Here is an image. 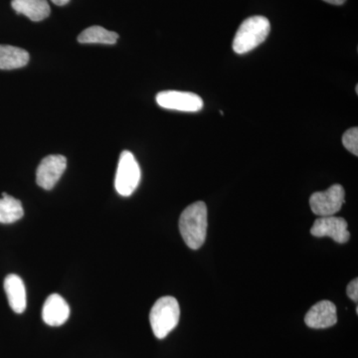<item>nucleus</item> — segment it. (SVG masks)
Wrapping results in <instances>:
<instances>
[{
    "instance_id": "f257e3e1",
    "label": "nucleus",
    "mask_w": 358,
    "mask_h": 358,
    "mask_svg": "<svg viewBox=\"0 0 358 358\" xmlns=\"http://www.w3.org/2000/svg\"><path fill=\"white\" fill-rule=\"evenodd\" d=\"M207 206L203 201H197L186 207L179 218V231L185 244L190 249L197 250L206 239Z\"/></svg>"
},
{
    "instance_id": "f03ea898",
    "label": "nucleus",
    "mask_w": 358,
    "mask_h": 358,
    "mask_svg": "<svg viewBox=\"0 0 358 358\" xmlns=\"http://www.w3.org/2000/svg\"><path fill=\"white\" fill-rule=\"evenodd\" d=\"M270 31V21L265 16L256 15L247 18L235 34L233 50L239 55L254 50L265 42Z\"/></svg>"
},
{
    "instance_id": "7ed1b4c3",
    "label": "nucleus",
    "mask_w": 358,
    "mask_h": 358,
    "mask_svg": "<svg viewBox=\"0 0 358 358\" xmlns=\"http://www.w3.org/2000/svg\"><path fill=\"white\" fill-rule=\"evenodd\" d=\"M180 317V308L178 300L166 296L159 299L150 313V326L155 338H166L178 327Z\"/></svg>"
},
{
    "instance_id": "20e7f679",
    "label": "nucleus",
    "mask_w": 358,
    "mask_h": 358,
    "mask_svg": "<svg viewBox=\"0 0 358 358\" xmlns=\"http://www.w3.org/2000/svg\"><path fill=\"white\" fill-rule=\"evenodd\" d=\"M141 176V167L134 155L129 150L122 152L115 178L117 192L122 196H131L140 185Z\"/></svg>"
},
{
    "instance_id": "39448f33",
    "label": "nucleus",
    "mask_w": 358,
    "mask_h": 358,
    "mask_svg": "<svg viewBox=\"0 0 358 358\" xmlns=\"http://www.w3.org/2000/svg\"><path fill=\"white\" fill-rule=\"evenodd\" d=\"M345 201V188L341 185H334L326 192L313 193L310 199V205L315 215L326 217L341 211Z\"/></svg>"
},
{
    "instance_id": "423d86ee",
    "label": "nucleus",
    "mask_w": 358,
    "mask_h": 358,
    "mask_svg": "<svg viewBox=\"0 0 358 358\" xmlns=\"http://www.w3.org/2000/svg\"><path fill=\"white\" fill-rule=\"evenodd\" d=\"M157 105L164 109L179 112L196 113L202 110L203 100L197 94L190 92L164 91L157 94Z\"/></svg>"
},
{
    "instance_id": "0eeeda50",
    "label": "nucleus",
    "mask_w": 358,
    "mask_h": 358,
    "mask_svg": "<svg viewBox=\"0 0 358 358\" xmlns=\"http://www.w3.org/2000/svg\"><path fill=\"white\" fill-rule=\"evenodd\" d=\"M67 167V159L60 155H52L41 160L36 171V182L45 190L53 189Z\"/></svg>"
},
{
    "instance_id": "6e6552de",
    "label": "nucleus",
    "mask_w": 358,
    "mask_h": 358,
    "mask_svg": "<svg viewBox=\"0 0 358 358\" xmlns=\"http://www.w3.org/2000/svg\"><path fill=\"white\" fill-rule=\"evenodd\" d=\"M348 226V222L341 217H320L313 222L310 234L317 238L331 237L336 243L345 244L350 238Z\"/></svg>"
},
{
    "instance_id": "1a4fd4ad",
    "label": "nucleus",
    "mask_w": 358,
    "mask_h": 358,
    "mask_svg": "<svg viewBox=\"0 0 358 358\" xmlns=\"http://www.w3.org/2000/svg\"><path fill=\"white\" fill-rule=\"evenodd\" d=\"M306 324L310 329H322L338 322L336 307L329 301H320L310 308L305 317Z\"/></svg>"
},
{
    "instance_id": "9d476101",
    "label": "nucleus",
    "mask_w": 358,
    "mask_h": 358,
    "mask_svg": "<svg viewBox=\"0 0 358 358\" xmlns=\"http://www.w3.org/2000/svg\"><path fill=\"white\" fill-rule=\"evenodd\" d=\"M70 308L67 301L58 294H52L45 301L42 319L50 327H60L69 319Z\"/></svg>"
},
{
    "instance_id": "9b49d317",
    "label": "nucleus",
    "mask_w": 358,
    "mask_h": 358,
    "mask_svg": "<svg viewBox=\"0 0 358 358\" xmlns=\"http://www.w3.org/2000/svg\"><path fill=\"white\" fill-rule=\"evenodd\" d=\"M4 291H6L9 306L16 313L24 312L27 306L26 289L22 279L17 275H8L4 280Z\"/></svg>"
},
{
    "instance_id": "f8f14e48",
    "label": "nucleus",
    "mask_w": 358,
    "mask_h": 358,
    "mask_svg": "<svg viewBox=\"0 0 358 358\" xmlns=\"http://www.w3.org/2000/svg\"><path fill=\"white\" fill-rule=\"evenodd\" d=\"M11 6L18 14H23L34 22L46 20L51 8L47 0H13Z\"/></svg>"
},
{
    "instance_id": "ddd939ff",
    "label": "nucleus",
    "mask_w": 358,
    "mask_h": 358,
    "mask_svg": "<svg viewBox=\"0 0 358 358\" xmlns=\"http://www.w3.org/2000/svg\"><path fill=\"white\" fill-rule=\"evenodd\" d=\"M29 62V53L20 47L0 45V70L20 69Z\"/></svg>"
},
{
    "instance_id": "4468645a",
    "label": "nucleus",
    "mask_w": 358,
    "mask_h": 358,
    "mask_svg": "<svg viewBox=\"0 0 358 358\" xmlns=\"http://www.w3.org/2000/svg\"><path fill=\"white\" fill-rule=\"evenodd\" d=\"M119 39V34L109 31L101 26H91L78 36V42L82 44L114 45Z\"/></svg>"
},
{
    "instance_id": "2eb2a0df",
    "label": "nucleus",
    "mask_w": 358,
    "mask_h": 358,
    "mask_svg": "<svg viewBox=\"0 0 358 358\" xmlns=\"http://www.w3.org/2000/svg\"><path fill=\"white\" fill-rule=\"evenodd\" d=\"M24 215L22 204L20 200L10 195L2 193L0 199V223L10 224L20 220Z\"/></svg>"
},
{
    "instance_id": "dca6fc26",
    "label": "nucleus",
    "mask_w": 358,
    "mask_h": 358,
    "mask_svg": "<svg viewBox=\"0 0 358 358\" xmlns=\"http://www.w3.org/2000/svg\"><path fill=\"white\" fill-rule=\"evenodd\" d=\"M343 147L352 152L355 157L358 155V129L352 128L348 129L343 136Z\"/></svg>"
},
{
    "instance_id": "f3484780",
    "label": "nucleus",
    "mask_w": 358,
    "mask_h": 358,
    "mask_svg": "<svg viewBox=\"0 0 358 358\" xmlns=\"http://www.w3.org/2000/svg\"><path fill=\"white\" fill-rule=\"evenodd\" d=\"M346 294H348V298L350 300L357 303L358 301V280H352V282L348 284V289H346Z\"/></svg>"
},
{
    "instance_id": "a211bd4d",
    "label": "nucleus",
    "mask_w": 358,
    "mask_h": 358,
    "mask_svg": "<svg viewBox=\"0 0 358 358\" xmlns=\"http://www.w3.org/2000/svg\"><path fill=\"white\" fill-rule=\"evenodd\" d=\"M54 4L58 6H64L66 4L69 3L70 0H51Z\"/></svg>"
},
{
    "instance_id": "6ab92c4d",
    "label": "nucleus",
    "mask_w": 358,
    "mask_h": 358,
    "mask_svg": "<svg viewBox=\"0 0 358 358\" xmlns=\"http://www.w3.org/2000/svg\"><path fill=\"white\" fill-rule=\"evenodd\" d=\"M324 1L327 2V3L334 4V6H341V4L345 3L346 0H324Z\"/></svg>"
},
{
    "instance_id": "aec40b11",
    "label": "nucleus",
    "mask_w": 358,
    "mask_h": 358,
    "mask_svg": "<svg viewBox=\"0 0 358 358\" xmlns=\"http://www.w3.org/2000/svg\"><path fill=\"white\" fill-rule=\"evenodd\" d=\"M355 92H357V94H358V85H357V87H355Z\"/></svg>"
}]
</instances>
